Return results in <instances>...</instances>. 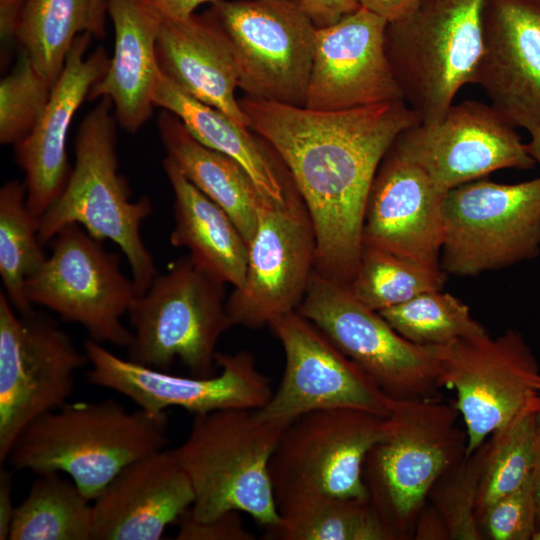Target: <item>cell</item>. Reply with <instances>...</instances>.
<instances>
[{
	"label": "cell",
	"instance_id": "obj_1",
	"mask_svg": "<svg viewBox=\"0 0 540 540\" xmlns=\"http://www.w3.org/2000/svg\"><path fill=\"white\" fill-rule=\"evenodd\" d=\"M256 132L280 159L311 218L315 270L349 285L363 248L366 203L396 137L420 124L404 100L316 111L249 96L238 99Z\"/></svg>",
	"mask_w": 540,
	"mask_h": 540
},
{
	"label": "cell",
	"instance_id": "obj_2",
	"mask_svg": "<svg viewBox=\"0 0 540 540\" xmlns=\"http://www.w3.org/2000/svg\"><path fill=\"white\" fill-rule=\"evenodd\" d=\"M167 443L166 412L129 411L113 399L68 402L28 424L6 461L37 475L65 473L93 501L122 469Z\"/></svg>",
	"mask_w": 540,
	"mask_h": 540
},
{
	"label": "cell",
	"instance_id": "obj_3",
	"mask_svg": "<svg viewBox=\"0 0 540 540\" xmlns=\"http://www.w3.org/2000/svg\"><path fill=\"white\" fill-rule=\"evenodd\" d=\"M290 423L264 417L259 409L195 414L186 439L170 450L194 491L187 514L204 521L238 511L264 528L277 524L269 464Z\"/></svg>",
	"mask_w": 540,
	"mask_h": 540
},
{
	"label": "cell",
	"instance_id": "obj_4",
	"mask_svg": "<svg viewBox=\"0 0 540 540\" xmlns=\"http://www.w3.org/2000/svg\"><path fill=\"white\" fill-rule=\"evenodd\" d=\"M112 108V101L102 97L81 122L74 167L39 220V239L42 244L50 242L63 227L77 223L94 238L111 240L126 256L141 295L158 274L140 232L152 203L147 197L130 200L129 186L118 170Z\"/></svg>",
	"mask_w": 540,
	"mask_h": 540
},
{
	"label": "cell",
	"instance_id": "obj_5",
	"mask_svg": "<svg viewBox=\"0 0 540 540\" xmlns=\"http://www.w3.org/2000/svg\"><path fill=\"white\" fill-rule=\"evenodd\" d=\"M459 416L455 404L441 398L394 400L387 436L369 450L363 479L371 504L397 540L413 533L434 483L466 455Z\"/></svg>",
	"mask_w": 540,
	"mask_h": 540
},
{
	"label": "cell",
	"instance_id": "obj_6",
	"mask_svg": "<svg viewBox=\"0 0 540 540\" xmlns=\"http://www.w3.org/2000/svg\"><path fill=\"white\" fill-rule=\"evenodd\" d=\"M484 0H420L388 22L385 51L405 103L436 124L459 89L472 83L482 53Z\"/></svg>",
	"mask_w": 540,
	"mask_h": 540
},
{
	"label": "cell",
	"instance_id": "obj_7",
	"mask_svg": "<svg viewBox=\"0 0 540 540\" xmlns=\"http://www.w3.org/2000/svg\"><path fill=\"white\" fill-rule=\"evenodd\" d=\"M226 300L225 283L189 255L174 261L128 310V359L165 372L179 360L193 376L214 375L217 342L233 326Z\"/></svg>",
	"mask_w": 540,
	"mask_h": 540
},
{
	"label": "cell",
	"instance_id": "obj_8",
	"mask_svg": "<svg viewBox=\"0 0 540 540\" xmlns=\"http://www.w3.org/2000/svg\"><path fill=\"white\" fill-rule=\"evenodd\" d=\"M297 312L316 325L394 400L436 399L443 346L402 337L349 287L312 273Z\"/></svg>",
	"mask_w": 540,
	"mask_h": 540
},
{
	"label": "cell",
	"instance_id": "obj_9",
	"mask_svg": "<svg viewBox=\"0 0 540 540\" xmlns=\"http://www.w3.org/2000/svg\"><path fill=\"white\" fill-rule=\"evenodd\" d=\"M387 433L386 417L354 408L319 410L293 420L269 464L278 509L310 496L369 499L363 464Z\"/></svg>",
	"mask_w": 540,
	"mask_h": 540
},
{
	"label": "cell",
	"instance_id": "obj_10",
	"mask_svg": "<svg viewBox=\"0 0 540 540\" xmlns=\"http://www.w3.org/2000/svg\"><path fill=\"white\" fill-rule=\"evenodd\" d=\"M442 215L445 273L476 276L533 259L540 252V177L462 184L446 193Z\"/></svg>",
	"mask_w": 540,
	"mask_h": 540
},
{
	"label": "cell",
	"instance_id": "obj_11",
	"mask_svg": "<svg viewBox=\"0 0 540 540\" xmlns=\"http://www.w3.org/2000/svg\"><path fill=\"white\" fill-rule=\"evenodd\" d=\"M88 358L48 315L19 314L0 293V461L32 421L66 403Z\"/></svg>",
	"mask_w": 540,
	"mask_h": 540
},
{
	"label": "cell",
	"instance_id": "obj_12",
	"mask_svg": "<svg viewBox=\"0 0 540 540\" xmlns=\"http://www.w3.org/2000/svg\"><path fill=\"white\" fill-rule=\"evenodd\" d=\"M51 253L25 285L29 302L80 324L90 339L127 347L132 332L121 319L139 296L121 271L119 256L71 223L50 241Z\"/></svg>",
	"mask_w": 540,
	"mask_h": 540
},
{
	"label": "cell",
	"instance_id": "obj_13",
	"mask_svg": "<svg viewBox=\"0 0 540 540\" xmlns=\"http://www.w3.org/2000/svg\"><path fill=\"white\" fill-rule=\"evenodd\" d=\"M246 96L305 107L317 27L300 0H216Z\"/></svg>",
	"mask_w": 540,
	"mask_h": 540
},
{
	"label": "cell",
	"instance_id": "obj_14",
	"mask_svg": "<svg viewBox=\"0 0 540 540\" xmlns=\"http://www.w3.org/2000/svg\"><path fill=\"white\" fill-rule=\"evenodd\" d=\"M315 262L313 224L288 173L284 200L263 198L260 205L244 281L226 300L233 326L259 329L297 311Z\"/></svg>",
	"mask_w": 540,
	"mask_h": 540
},
{
	"label": "cell",
	"instance_id": "obj_15",
	"mask_svg": "<svg viewBox=\"0 0 540 540\" xmlns=\"http://www.w3.org/2000/svg\"><path fill=\"white\" fill-rule=\"evenodd\" d=\"M440 387L454 389L465 424L466 455L495 430L540 403V369L523 335L507 329L443 346Z\"/></svg>",
	"mask_w": 540,
	"mask_h": 540
},
{
	"label": "cell",
	"instance_id": "obj_16",
	"mask_svg": "<svg viewBox=\"0 0 540 540\" xmlns=\"http://www.w3.org/2000/svg\"><path fill=\"white\" fill-rule=\"evenodd\" d=\"M269 328L282 345L285 366L278 388L259 409L264 417L292 422L335 408L389 415L394 399L310 320L293 311Z\"/></svg>",
	"mask_w": 540,
	"mask_h": 540
},
{
	"label": "cell",
	"instance_id": "obj_17",
	"mask_svg": "<svg viewBox=\"0 0 540 540\" xmlns=\"http://www.w3.org/2000/svg\"><path fill=\"white\" fill-rule=\"evenodd\" d=\"M84 352L91 368L86 375L93 385L111 389L150 413L179 407L204 414L225 409H260L273 391L247 351L217 354L221 372L208 377L177 376L123 359L101 343L88 339Z\"/></svg>",
	"mask_w": 540,
	"mask_h": 540
},
{
	"label": "cell",
	"instance_id": "obj_18",
	"mask_svg": "<svg viewBox=\"0 0 540 540\" xmlns=\"http://www.w3.org/2000/svg\"><path fill=\"white\" fill-rule=\"evenodd\" d=\"M513 126L490 105L467 100L452 105L436 124H417L392 143L420 166L443 192L506 168L536 162Z\"/></svg>",
	"mask_w": 540,
	"mask_h": 540
},
{
	"label": "cell",
	"instance_id": "obj_19",
	"mask_svg": "<svg viewBox=\"0 0 540 540\" xmlns=\"http://www.w3.org/2000/svg\"><path fill=\"white\" fill-rule=\"evenodd\" d=\"M387 23L360 6L317 28L306 108L343 111L403 100L385 51Z\"/></svg>",
	"mask_w": 540,
	"mask_h": 540
},
{
	"label": "cell",
	"instance_id": "obj_20",
	"mask_svg": "<svg viewBox=\"0 0 540 540\" xmlns=\"http://www.w3.org/2000/svg\"><path fill=\"white\" fill-rule=\"evenodd\" d=\"M472 84L514 128L540 126V0H484Z\"/></svg>",
	"mask_w": 540,
	"mask_h": 540
},
{
	"label": "cell",
	"instance_id": "obj_21",
	"mask_svg": "<svg viewBox=\"0 0 540 540\" xmlns=\"http://www.w3.org/2000/svg\"><path fill=\"white\" fill-rule=\"evenodd\" d=\"M445 195L420 166L391 145L369 191L363 246L440 266Z\"/></svg>",
	"mask_w": 540,
	"mask_h": 540
},
{
	"label": "cell",
	"instance_id": "obj_22",
	"mask_svg": "<svg viewBox=\"0 0 540 540\" xmlns=\"http://www.w3.org/2000/svg\"><path fill=\"white\" fill-rule=\"evenodd\" d=\"M91 36L86 32L76 37L42 115L15 144L16 160L25 174L26 204L38 220L60 195L71 173L66 140L72 118L109 66L102 47L85 57Z\"/></svg>",
	"mask_w": 540,
	"mask_h": 540
},
{
	"label": "cell",
	"instance_id": "obj_23",
	"mask_svg": "<svg viewBox=\"0 0 540 540\" xmlns=\"http://www.w3.org/2000/svg\"><path fill=\"white\" fill-rule=\"evenodd\" d=\"M193 501L170 450L154 452L122 469L92 501V540H158Z\"/></svg>",
	"mask_w": 540,
	"mask_h": 540
},
{
	"label": "cell",
	"instance_id": "obj_24",
	"mask_svg": "<svg viewBox=\"0 0 540 540\" xmlns=\"http://www.w3.org/2000/svg\"><path fill=\"white\" fill-rule=\"evenodd\" d=\"M156 54L162 73L184 92L250 129L235 97L239 69L234 49L211 10L162 20Z\"/></svg>",
	"mask_w": 540,
	"mask_h": 540
},
{
	"label": "cell",
	"instance_id": "obj_25",
	"mask_svg": "<svg viewBox=\"0 0 540 540\" xmlns=\"http://www.w3.org/2000/svg\"><path fill=\"white\" fill-rule=\"evenodd\" d=\"M115 32L114 52L87 99L108 97L115 119L130 132L151 116L161 69L156 43L161 20L142 0H107Z\"/></svg>",
	"mask_w": 540,
	"mask_h": 540
},
{
	"label": "cell",
	"instance_id": "obj_26",
	"mask_svg": "<svg viewBox=\"0 0 540 540\" xmlns=\"http://www.w3.org/2000/svg\"><path fill=\"white\" fill-rule=\"evenodd\" d=\"M163 167L174 193V227L170 243L186 248L192 260L234 288L244 281L248 244L232 219L196 188L166 157Z\"/></svg>",
	"mask_w": 540,
	"mask_h": 540
},
{
	"label": "cell",
	"instance_id": "obj_27",
	"mask_svg": "<svg viewBox=\"0 0 540 540\" xmlns=\"http://www.w3.org/2000/svg\"><path fill=\"white\" fill-rule=\"evenodd\" d=\"M157 124L167 157L227 213L249 245L263 197L247 171L235 159L201 144L175 114L162 111Z\"/></svg>",
	"mask_w": 540,
	"mask_h": 540
},
{
	"label": "cell",
	"instance_id": "obj_28",
	"mask_svg": "<svg viewBox=\"0 0 540 540\" xmlns=\"http://www.w3.org/2000/svg\"><path fill=\"white\" fill-rule=\"evenodd\" d=\"M154 105L175 114L201 144L235 159L250 175L263 198L277 202L284 200L288 172L271 148L269 151L249 128L193 98L162 71L154 93Z\"/></svg>",
	"mask_w": 540,
	"mask_h": 540
},
{
	"label": "cell",
	"instance_id": "obj_29",
	"mask_svg": "<svg viewBox=\"0 0 540 540\" xmlns=\"http://www.w3.org/2000/svg\"><path fill=\"white\" fill-rule=\"evenodd\" d=\"M106 11L98 0H26L16 39L39 74L54 85L76 37L104 35Z\"/></svg>",
	"mask_w": 540,
	"mask_h": 540
},
{
	"label": "cell",
	"instance_id": "obj_30",
	"mask_svg": "<svg viewBox=\"0 0 540 540\" xmlns=\"http://www.w3.org/2000/svg\"><path fill=\"white\" fill-rule=\"evenodd\" d=\"M280 520L265 528L274 540H397L369 499L310 496L279 509Z\"/></svg>",
	"mask_w": 540,
	"mask_h": 540
},
{
	"label": "cell",
	"instance_id": "obj_31",
	"mask_svg": "<svg viewBox=\"0 0 540 540\" xmlns=\"http://www.w3.org/2000/svg\"><path fill=\"white\" fill-rule=\"evenodd\" d=\"M91 502L60 473L39 474L16 506L9 540H92Z\"/></svg>",
	"mask_w": 540,
	"mask_h": 540
},
{
	"label": "cell",
	"instance_id": "obj_32",
	"mask_svg": "<svg viewBox=\"0 0 540 540\" xmlns=\"http://www.w3.org/2000/svg\"><path fill=\"white\" fill-rule=\"evenodd\" d=\"M42 245L39 220L26 204L25 183H5L0 190V275L4 293L19 314L33 310L25 285L47 257Z\"/></svg>",
	"mask_w": 540,
	"mask_h": 540
},
{
	"label": "cell",
	"instance_id": "obj_33",
	"mask_svg": "<svg viewBox=\"0 0 540 540\" xmlns=\"http://www.w3.org/2000/svg\"><path fill=\"white\" fill-rule=\"evenodd\" d=\"M445 280L446 273L440 266L363 246L356 274L348 287L361 303L379 312L421 293L442 290Z\"/></svg>",
	"mask_w": 540,
	"mask_h": 540
},
{
	"label": "cell",
	"instance_id": "obj_34",
	"mask_svg": "<svg viewBox=\"0 0 540 540\" xmlns=\"http://www.w3.org/2000/svg\"><path fill=\"white\" fill-rule=\"evenodd\" d=\"M379 314L402 337L421 346H446L488 334L463 301L442 290L421 293Z\"/></svg>",
	"mask_w": 540,
	"mask_h": 540
},
{
	"label": "cell",
	"instance_id": "obj_35",
	"mask_svg": "<svg viewBox=\"0 0 540 540\" xmlns=\"http://www.w3.org/2000/svg\"><path fill=\"white\" fill-rule=\"evenodd\" d=\"M539 411L540 403L525 409L491 434L477 499V518L486 507L530 477Z\"/></svg>",
	"mask_w": 540,
	"mask_h": 540
},
{
	"label": "cell",
	"instance_id": "obj_36",
	"mask_svg": "<svg viewBox=\"0 0 540 540\" xmlns=\"http://www.w3.org/2000/svg\"><path fill=\"white\" fill-rule=\"evenodd\" d=\"M486 452L487 440L446 470L428 494L444 520L449 540L483 539L476 506Z\"/></svg>",
	"mask_w": 540,
	"mask_h": 540
},
{
	"label": "cell",
	"instance_id": "obj_37",
	"mask_svg": "<svg viewBox=\"0 0 540 540\" xmlns=\"http://www.w3.org/2000/svg\"><path fill=\"white\" fill-rule=\"evenodd\" d=\"M53 86L20 49L14 68L0 82L2 144H17L29 134L42 115Z\"/></svg>",
	"mask_w": 540,
	"mask_h": 540
},
{
	"label": "cell",
	"instance_id": "obj_38",
	"mask_svg": "<svg viewBox=\"0 0 540 540\" xmlns=\"http://www.w3.org/2000/svg\"><path fill=\"white\" fill-rule=\"evenodd\" d=\"M483 539L533 540L537 530V504L530 477L478 515Z\"/></svg>",
	"mask_w": 540,
	"mask_h": 540
},
{
	"label": "cell",
	"instance_id": "obj_39",
	"mask_svg": "<svg viewBox=\"0 0 540 540\" xmlns=\"http://www.w3.org/2000/svg\"><path fill=\"white\" fill-rule=\"evenodd\" d=\"M178 540H253L240 512L228 511L209 520H196L187 512L179 519Z\"/></svg>",
	"mask_w": 540,
	"mask_h": 540
},
{
	"label": "cell",
	"instance_id": "obj_40",
	"mask_svg": "<svg viewBox=\"0 0 540 540\" xmlns=\"http://www.w3.org/2000/svg\"><path fill=\"white\" fill-rule=\"evenodd\" d=\"M300 3L317 28L330 26L360 7L356 0H300Z\"/></svg>",
	"mask_w": 540,
	"mask_h": 540
},
{
	"label": "cell",
	"instance_id": "obj_41",
	"mask_svg": "<svg viewBox=\"0 0 540 540\" xmlns=\"http://www.w3.org/2000/svg\"><path fill=\"white\" fill-rule=\"evenodd\" d=\"M13 471L1 466L0 469V540L9 539V533L15 514L13 503Z\"/></svg>",
	"mask_w": 540,
	"mask_h": 540
},
{
	"label": "cell",
	"instance_id": "obj_42",
	"mask_svg": "<svg viewBox=\"0 0 540 540\" xmlns=\"http://www.w3.org/2000/svg\"><path fill=\"white\" fill-rule=\"evenodd\" d=\"M146 6L162 21L182 19L194 14L197 7L205 2L216 0H142Z\"/></svg>",
	"mask_w": 540,
	"mask_h": 540
},
{
	"label": "cell",
	"instance_id": "obj_43",
	"mask_svg": "<svg viewBox=\"0 0 540 540\" xmlns=\"http://www.w3.org/2000/svg\"><path fill=\"white\" fill-rule=\"evenodd\" d=\"M416 539H448L447 527L444 520L433 507H424L420 511L414 526Z\"/></svg>",
	"mask_w": 540,
	"mask_h": 540
},
{
	"label": "cell",
	"instance_id": "obj_44",
	"mask_svg": "<svg viewBox=\"0 0 540 540\" xmlns=\"http://www.w3.org/2000/svg\"><path fill=\"white\" fill-rule=\"evenodd\" d=\"M420 0H356L367 10L384 18L387 22L398 20L409 14Z\"/></svg>",
	"mask_w": 540,
	"mask_h": 540
},
{
	"label": "cell",
	"instance_id": "obj_45",
	"mask_svg": "<svg viewBox=\"0 0 540 540\" xmlns=\"http://www.w3.org/2000/svg\"><path fill=\"white\" fill-rule=\"evenodd\" d=\"M26 0H0L1 40L8 43L16 39L17 29Z\"/></svg>",
	"mask_w": 540,
	"mask_h": 540
},
{
	"label": "cell",
	"instance_id": "obj_46",
	"mask_svg": "<svg viewBox=\"0 0 540 540\" xmlns=\"http://www.w3.org/2000/svg\"><path fill=\"white\" fill-rule=\"evenodd\" d=\"M531 480L537 504V529L540 527V411L537 414ZM537 531V530H536Z\"/></svg>",
	"mask_w": 540,
	"mask_h": 540
},
{
	"label": "cell",
	"instance_id": "obj_47",
	"mask_svg": "<svg viewBox=\"0 0 540 540\" xmlns=\"http://www.w3.org/2000/svg\"><path fill=\"white\" fill-rule=\"evenodd\" d=\"M531 140L526 144V148L536 163L540 164V126L531 129Z\"/></svg>",
	"mask_w": 540,
	"mask_h": 540
},
{
	"label": "cell",
	"instance_id": "obj_48",
	"mask_svg": "<svg viewBox=\"0 0 540 540\" xmlns=\"http://www.w3.org/2000/svg\"><path fill=\"white\" fill-rule=\"evenodd\" d=\"M533 540H540V527L537 529L533 536Z\"/></svg>",
	"mask_w": 540,
	"mask_h": 540
},
{
	"label": "cell",
	"instance_id": "obj_49",
	"mask_svg": "<svg viewBox=\"0 0 540 540\" xmlns=\"http://www.w3.org/2000/svg\"><path fill=\"white\" fill-rule=\"evenodd\" d=\"M98 1L107 7V0H98Z\"/></svg>",
	"mask_w": 540,
	"mask_h": 540
}]
</instances>
